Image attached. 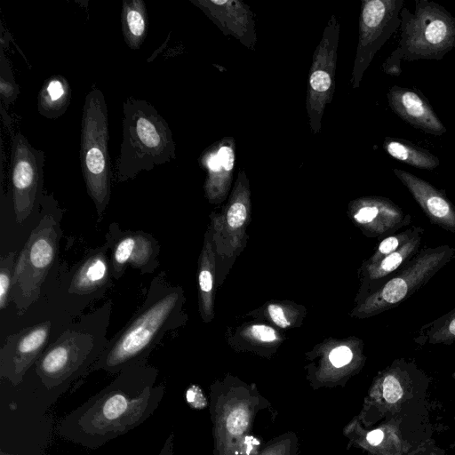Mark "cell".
Listing matches in <instances>:
<instances>
[{"label":"cell","mask_w":455,"mask_h":455,"mask_svg":"<svg viewBox=\"0 0 455 455\" xmlns=\"http://www.w3.org/2000/svg\"><path fill=\"white\" fill-rule=\"evenodd\" d=\"M56 232L52 224L41 223L21 251L14 269L12 283L21 286L22 295L34 297L56 253Z\"/></svg>","instance_id":"8fae6325"},{"label":"cell","mask_w":455,"mask_h":455,"mask_svg":"<svg viewBox=\"0 0 455 455\" xmlns=\"http://www.w3.org/2000/svg\"><path fill=\"white\" fill-rule=\"evenodd\" d=\"M158 455H173V435L170 434L166 438Z\"/></svg>","instance_id":"e575fe53"},{"label":"cell","mask_w":455,"mask_h":455,"mask_svg":"<svg viewBox=\"0 0 455 455\" xmlns=\"http://www.w3.org/2000/svg\"><path fill=\"white\" fill-rule=\"evenodd\" d=\"M400 18L398 45L382 65L386 74L399 76L402 60H441L455 48V18L443 6L415 0L414 12L403 6Z\"/></svg>","instance_id":"3957f363"},{"label":"cell","mask_w":455,"mask_h":455,"mask_svg":"<svg viewBox=\"0 0 455 455\" xmlns=\"http://www.w3.org/2000/svg\"><path fill=\"white\" fill-rule=\"evenodd\" d=\"M354 220L376 235L387 234L408 225L411 219L402 209L384 197H365L355 204Z\"/></svg>","instance_id":"e0dca14e"},{"label":"cell","mask_w":455,"mask_h":455,"mask_svg":"<svg viewBox=\"0 0 455 455\" xmlns=\"http://www.w3.org/2000/svg\"><path fill=\"white\" fill-rule=\"evenodd\" d=\"M156 255L150 239L142 234H130L117 241L112 255V267L116 278L122 275L126 264L133 267H148Z\"/></svg>","instance_id":"ac0fdd59"},{"label":"cell","mask_w":455,"mask_h":455,"mask_svg":"<svg viewBox=\"0 0 455 455\" xmlns=\"http://www.w3.org/2000/svg\"><path fill=\"white\" fill-rule=\"evenodd\" d=\"M48 335L49 324H38L22 332L12 347L3 349L1 377L14 386L20 384L27 371L38 358Z\"/></svg>","instance_id":"4fadbf2b"},{"label":"cell","mask_w":455,"mask_h":455,"mask_svg":"<svg viewBox=\"0 0 455 455\" xmlns=\"http://www.w3.org/2000/svg\"><path fill=\"white\" fill-rule=\"evenodd\" d=\"M247 426V415L244 410L233 411L227 419V428L233 435L242 433Z\"/></svg>","instance_id":"f546056e"},{"label":"cell","mask_w":455,"mask_h":455,"mask_svg":"<svg viewBox=\"0 0 455 455\" xmlns=\"http://www.w3.org/2000/svg\"><path fill=\"white\" fill-rule=\"evenodd\" d=\"M20 94V88L16 84L13 72L8 59L5 57L4 48H1L0 57V95L2 102L9 106L14 102Z\"/></svg>","instance_id":"484cf974"},{"label":"cell","mask_w":455,"mask_h":455,"mask_svg":"<svg viewBox=\"0 0 455 455\" xmlns=\"http://www.w3.org/2000/svg\"><path fill=\"white\" fill-rule=\"evenodd\" d=\"M339 21L333 14L316 46L308 75L306 107L311 132L317 134L327 104L332 100L339 39Z\"/></svg>","instance_id":"ba28073f"},{"label":"cell","mask_w":455,"mask_h":455,"mask_svg":"<svg viewBox=\"0 0 455 455\" xmlns=\"http://www.w3.org/2000/svg\"><path fill=\"white\" fill-rule=\"evenodd\" d=\"M122 32L125 44L138 50L148 30V17L143 0H124L121 12Z\"/></svg>","instance_id":"44dd1931"},{"label":"cell","mask_w":455,"mask_h":455,"mask_svg":"<svg viewBox=\"0 0 455 455\" xmlns=\"http://www.w3.org/2000/svg\"><path fill=\"white\" fill-rule=\"evenodd\" d=\"M14 253L11 252L1 259L0 267V308L7 305L11 284L12 283V271L14 269Z\"/></svg>","instance_id":"83f0119b"},{"label":"cell","mask_w":455,"mask_h":455,"mask_svg":"<svg viewBox=\"0 0 455 455\" xmlns=\"http://www.w3.org/2000/svg\"><path fill=\"white\" fill-rule=\"evenodd\" d=\"M198 396L201 395L200 389L197 387L192 386L187 390L186 397L187 401L192 404L193 406L198 407L200 404V400H198Z\"/></svg>","instance_id":"836d02e7"},{"label":"cell","mask_w":455,"mask_h":455,"mask_svg":"<svg viewBox=\"0 0 455 455\" xmlns=\"http://www.w3.org/2000/svg\"><path fill=\"white\" fill-rule=\"evenodd\" d=\"M157 370L140 364L120 373L104 388L66 415L57 427L62 438L96 450L145 422L158 408L165 386Z\"/></svg>","instance_id":"6da1fadb"},{"label":"cell","mask_w":455,"mask_h":455,"mask_svg":"<svg viewBox=\"0 0 455 455\" xmlns=\"http://www.w3.org/2000/svg\"><path fill=\"white\" fill-rule=\"evenodd\" d=\"M409 455H440V452L436 448H429L427 446H422L413 452H411Z\"/></svg>","instance_id":"d590c367"},{"label":"cell","mask_w":455,"mask_h":455,"mask_svg":"<svg viewBox=\"0 0 455 455\" xmlns=\"http://www.w3.org/2000/svg\"><path fill=\"white\" fill-rule=\"evenodd\" d=\"M178 302L177 291H166L147 301L136 317L100 353L91 371L104 370L114 374L145 364L157 339L167 331Z\"/></svg>","instance_id":"277c9868"},{"label":"cell","mask_w":455,"mask_h":455,"mask_svg":"<svg viewBox=\"0 0 455 455\" xmlns=\"http://www.w3.org/2000/svg\"><path fill=\"white\" fill-rule=\"evenodd\" d=\"M329 359L333 366L339 368L352 361L353 352L347 346H339L331 351Z\"/></svg>","instance_id":"4dcf8cb0"},{"label":"cell","mask_w":455,"mask_h":455,"mask_svg":"<svg viewBox=\"0 0 455 455\" xmlns=\"http://www.w3.org/2000/svg\"><path fill=\"white\" fill-rule=\"evenodd\" d=\"M0 455H18V454H11V453L5 452L4 450H1Z\"/></svg>","instance_id":"8d00e7d4"},{"label":"cell","mask_w":455,"mask_h":455,"mask_svg":"<svg viewBox=\"0 0 455 455\" xmlns=\"http://www.w3.org/2000/svg\"><path fill=\"white\" fill-rule=\"evenodd\" d=\"M235 160V143L224 137L213 143L201 156L200 164L206 171L204 190L211 202H220L229 189Z\"/></svg>","instance_id":"5bb4252c"},{"label":"cell","mask_w":455,"mask_h":455,"mask_svg":"<svg viewBox=\"0 0 455 455\" xmlns=\"http://www.w3.org/2000/svg\"><path fill=\"white\" fill-rule=\"evenodd\" d=\"M213 259L212 244L205 239L198 272L201 310L205 320L212 316Z\"/></svg>","instance_id":"d4e9b609"},{"label":"cell","mask_w":455,"mask_h":455,"mask_svg":"<svg viewBox=\"0 0 455 455\" xmlns=\"http://www.w3.org/2000/svg\"><path fill=\"white\" fill-rule=\"evenodd\" d=\"M394 173L407 188L432 223L446 231L455 232V207L442 191L406 171L394 169Z\"/></svg>","instance_id":"2e32d148"},{"label":"cell","mask_w":455,"mask_h":455,"mask_svg":"<svg viewBox=\"0 0 455 455\" xmlns=\"http://www.w3.org/2000/svg\"><path fill=\"white\" fill-rule=\"evenodd\" d=\"M448 245L419 251L379 290L371 295L358 309L363 316L397 306L422 287L454 256Z\"/></svg>","instance_id":"8992f818"},{"label":"cell","mask_w":455,"mask_h":455,"mask_svg":"<svg viewBox=\"0 0 455 455\" xmlns=\"http://www.w3.org/2000/svg\"><path fill=\"white\" fill-rule=\"evenodd\" d=\"M37 108L40 115L49 119L62 116L71 100V87L68 81L60 75L48 78L42 86Z\"/></svg>","instance_id":"ffe728a7"},{"label":"cell","mask_w":455,"mask_h":455,"mask_svg":"<svg viewBox=\"0 0 455 455\" xmlns=\"http://www.w3.org/2000/svg\"><path fill=\"white\" fill-rule=\"evenodd\" d=\"M123 114L118 181L132 180L142 171L176 158L172 130L153 105L146 100L128 97L123 104Z\"/></svg>","instance_id":"7a4b0ae2"},{"label":"cell","mask_w":455,"mask_h":455,"mask_svg":"<svg viewBox=\"0 0 455 455\" xmlns=\"http://www.w3.org/2000/svg\"><path fill=\"white\" fill-rule=\"evenodd\" d=\"M108 260L104 252H97L87 259L73 277L71 288L84 293L101 286L108 277Z\"/></svg>","instance_id":"603a6c76"},{"label":"cell","mask_w":455,"mask_h":455,"mask_svg":"<svg viewBox=\"0 0 455 455\" xmlns=\"http://www.w3.org/2000/svg\"><path fill=\"white\" fill-rule=\"evenodd\" d=\"M252 338L262 342H272L276 339L275 330L267 325L254 324L250 329Z\"/></svg>","instance_id":"1f68e13d"},{"label":"cell","mask_w":455,"mask_h":455,"mask_svg":"<svg viewBox=\"0 0 455 455\" xmlns=\"http://www.w3.org/2000/svg\"><path fill=\"white\" fill-rule=\"evenodd\" d=\"M222 31L253 50L257 36L254 15L251 8L239 0H190Z\"/></svg>","instance_id":"7c38bea8"},{"label":"cell","mask_w":455,"mask_h":455,"mask_svg":"<svg viewBox=\"0 0 455 455\" xmlns=\"http://www.w3.org/2000/svg\"><path fill=\"white\" fill-rule=\"evenodd\" d=\"M408 375L400 367L395 366L384 372L377 382L373 396L385 412L400 411L409 391Z\"/></svg>","instance_id":"d6986e66"},{"label":"cell","mask_w":455,"mask_h":455,"mask_svg":"<svg viewBox=\"0 0 455 455\" xmlns=\"http://www.w3.org/2000/svg\"><path fill=\"white\" fill-rule=\"evenodd\" d=\"M423 229L397 251L385 256L378 262L368 266V275L371 280H379L403 267L418 251L422 239Z\"/></svg>","instance_id":"cb8c5ba5"},{"label":"cell","mask_w":455,"mask_h":455,"mask_svg":"<svg viewBox=\"0 0 455 455\" xmlns=\"http://www.w3.org/2000/svg\"><path fill=\"white\" fill-rule=\"evenodd\" d=\"M431 343H448L455 339V312L430 334Z\"/></svg>","instance_id":"f1b7e54d"},{"label":"cell","mask_w":455,"mask_h":455,"mask_svg":"<svg viewBox=\"0 0 455 455\" xmlns=\"http://www.w3.org/2000/svg\"><path fill=\"white\" fill-rule=\"evenodd\" d=\"M44 152L35 148L18 132L11 150L12 192L14 213L19 223L32 212L44 183Z\"/></svg>","instance_id":"9c48e42d"},{"label":"cell","mask_w":455,"mask_h":455,"mask_svg":"<svg viewBox=\"0 0 455 455\" xmlns=\"http://www.w3.org/2000/svg\"><path fill=\"white\" fill-rule=\"evenodd\" d=\"M383 148L391 157L418 169L431 171L440 164L435 155L405 140L387 137Z\"/></svg>","instance_id":"7402d4cb"},{"label":"cell","mask_w":455,"mask_h":455,"mask_svg":"<svg viewBox=\"0 0 455 455\" xmlns=\"http://www.w3.org/2000/svg\"><path fill=\"white\" fill-rule=\"evenodd\" d=\"M387 101L392 111L414 128L436 136L446 132L447 129L420 92L394 85L387 92Z\"/></svg>","instance_id":"9a60e30c"},{"label":"cell","mask_w":455,"mask_h":455,"mask_svg":"<svg viewBox=\"0 0 455 455\" xmlns=\"http://www.w3.org/2000/svg\"><path fill=\"white\" fill-rule=\"evenodd\" d=\"M267 312L272 321L281 328H286L290 325L283 308L276 304H270L267 307Z\"/></svg>","instance_id":"d6a6232c"},{"label":"cell","mask_w":455,"mask_h":455,"mask_svg":"<svg viewBox=\"0 0 455 455\" xmlns=\"http://www.w3.org/2000/svg\"><path fill=\"white\" fill-rule=\"evenodd\" d=\"M98 358L91 346L68 338L53 344L38 358L36 371L42 384L54 390L79 378Z\"/></svg>","instance_id":"30bf717a"},{"label":"cell","mask_w":455,"mask_h":455,"mask_svg":"<svg viewBox=\"0 0 455 455\" xmlns=\"http://www.w3.org/2000/svg\"><path fill=\"white\" fill-rule=\"evenodd\" d=\"M108 114L100 89L85 96L81 122L80 161L86 189L100 217L110 198Z\"/></svg>","instance_id":"5b68a950"},{"label":"cell","mask_w":455,"mask_h":455,"mask_svg":"<svg viewBox=\"0 0 455 455\" xmlns=\"http://www.w3.org/2000/svg\"><path fill=\"white\" fill-rule=\"evenodd\" d=\"M404 0H363L359 17V38L351 75V86H360L377 52L400 28Z\"/></svg>","instance_id":"52a82bcc"},{"label":"cell","mask_w":455,"mask_h":455,"mask_svg":"<svg viewBox=\"0 0 455 455\" xmlns=\"http://www.w3.org/2000/svg\"><path fill=\"white\" fill-rule=\"evenodd\" d=\"M421 229V228L414 227L405 231L395 233V235H392L383 239L379 243L376 252L370 259L369 265H372L378 262L385 256L400 249L405 243H407Z\"/></svg>","instance_id":"4316f807"}]
</instances>
